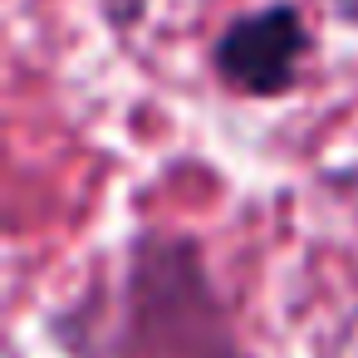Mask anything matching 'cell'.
Returning <instances> with one entry per match:
<instances>
[{
    "label": "cell",
    "mask_w": 358,
    "mask_h": 358,
    "mask_svg": "<svg viewBox=\"0 0 358 358\" xmlns=\"http://www.w3.org/2000/svg\"><path fill=\"white\" fill-rule=\"evenodd\" d=\"M334 6H338V10H343L348 20H358V0H334Z\"/></svg>",
    "instance_id": "cell-2"
},
{
    "label": "cell",
    "mask_w": 358,
    "mask_h": 358,
    "mask_svg": "<svg viewBox=\"0 0 358 358\" xmlns=\"http://www.w3.org/2000/svg\"><path fill=\"white\" fill-rule=\"evenodd\" d=\"M309 50L304 20L294 6H265L255 15H241L216 40V74L241 94H285L294 84V69Z\"/></svg>",
    "instance_id": "cell-1"
}]
</instances>
